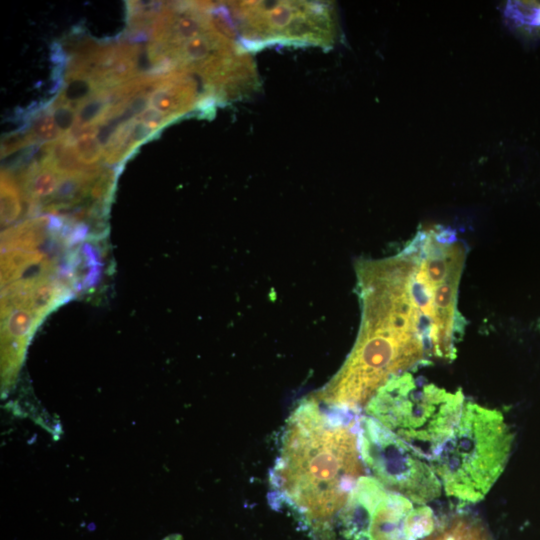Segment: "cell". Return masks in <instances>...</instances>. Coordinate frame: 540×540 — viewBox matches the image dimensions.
<instances>
[{
    "label": "cell",
    "instance_id": "cell-17",
    "mask_svg": "<svg viewBox=\"0 0 540 540\" xmlns=\"http://www.w3.org/2000/svg\"><path fill=\"white\" fill-rule=\"evenodd\" d=\"M52 115L62 135L65 136L76 123L77 110L72 105L57 99L52 105Z\"/></svg>",
    "mask_w": 540,
    "mask_h": 540
},
{
    "label": "cell",
    "instance_id": "cell-9",
    "mask_svg": "<svg viewBox=\"0 0 540 540\" xmlns=\"http://www.w3.org/2000/svg\"><path fill=\"white\" fill-rule=\"evenodd\" d=\"M48 239L53 240L51 216L26 220L1 234V251L10 249L40 250Z\"/></svg>",
    "mask_w": 540,
    "mask_h": 540
},
{
    "label": "cell",
    "instance_id": "cell-13",
    "mask_svg": "<svg viewBox=\"0 0 540 540\" xmlns=\"http://www.w3.org/2000/svg\"><path fill=\"white\" fill-rule=\"evenodd\" d=\"M21 213L20 188L7 171L1 173V226L15 222Z\"/></svg>",
    "mask_w": 540,
    "mask_h": 540
},
{
    "label": "cell",
    "instance_id": "cell-18",
    "mask_svg": "<svg viewBox=\"0 0 540 540\" xmlns=\"http://www.w3.org/2000/svg\"><path fill=\"white\" fill-rule=\"evenodd\" d=\"M34 143H36V139L30 131L10 134L2 141L1 154L2 156H7Z\"/></svg>",
    "mask_w": 540,
    "mask_h": 540
},
{
    "label": "cell",
    "instance_id": "cell-2",
    "mask_svg": "<svg viewBox=\"0 0 540 540\" xmlns=\"http://www.w3.org/2000/svg\"><path fill=\"white\" fill-rule=\"evenodd\" d=\"M324 406L310 396L294 408L270 474L277 501L313 530L341 511L365 475L355 412Z\"/></svg>",
    "mask_w": 540,
    "mask_h": 540
},
{
    "label": "cell",
    "instance_id": "cell-7",
    "mask_svg": "<svg viewBox=\"0 0 540 540\" xmlns=\"http://www.w3.org/2000/svg\"><path fill=\"white\" fill-rule=\"evenodd\" d=\"M244 37L258 42H292L327 46L335 37V20L327 3L253 1L229 5Z\"/></svg>",
    "mask_w": 540,
    "mask_h": 540
},
{
    "label": "cell",
    "instance_id": "cell-11",
    "mask_svg": "<svg viewBox=\"0 0 540 540\" xmlns=\"http://www.w3.org/2000/svg\"><path fill=\"white\" fill-rule=\"evenodd\" d=\"M43 321L36 313L25 308H15L1 315V340L14 341L27 347L36 328Z\"/></svg>",
    "mask_w": 540,
    "mask_h": 540
},
{
    "label": "cell",
    "instance_id": "cell-8",
    "mask_svg": "<svg viewBox=\"0 0 540 540\" xmlns=\"http://www.w3.org/2000/svg\"><path fill=\"white\" fill-rule=\"evenodd\" d=\"M101 258L91 243L79 244L67 252L59 265L58 276L76 293L96 285L100 278Z\"/></svg>",
    "mask_w": 540,
    "mask_h": 540
},
{
    "label": "cell",
    "instance_id": "cell-5",
    "mask_svg": "<svg viewBox=\"0 0 540 540\" xmlns=\"http://www.w3.org/2000/svg\"><path fill=\"white\" fill-rule=\"evenodd\" d=\"M408 247L415 260L416 283L431 308L430 349L436 357L451 361L463 330L457 296L465 246L447 232L430 229L421 231Z\"/></svg>",
    "mask_w": 540,
    "mask_h": 540
},
{
    "label": "cell",
    "instance_id": "cell-12",
    "mask_svg": "<svg viewBox=\"0 0 540 540\" xmlns=\"http://www.w3.org/2000/svg\"><path fill=\"white\" fill-rule=\"evenodd\" d=\"M424 540H491L485 529L474 520L459 517L435 529Z\"/></svg>",
    "mask_w": 540,
    "mask_h": 540
},
{
    "label": "cell",
    "instance_id": "cell-19",
    "mask_svg": "<svg viewBox=\"0 0 540 540\" xmlns=\"http://www.w3.org/2000/svg\"><path fill=\"white\" fill-rule=\"evenodd\" d=\"M135 121L141 122L148 126L151 130L157 132L159 129L171 123L173 120L150 107L138 115L135 118Z\"/></svg>",
    "mask_w": 540,
    "mask_h": 540
},
{
    "label": "cell",
    "instance_id": "cell-14",
    "mask_svg": "<svg viewBox=\"0 0 540 540\" xmlns=\"http://www.w3.org/2000/svg\"><path fill=\"white\" fill-rule=\"evenodd\" d=\"M69 82L62 90L58 100L78 107L99 92L90 76L85 74L67 75Z\"/></svg>",
    "mask_w": 540,
    "mask_h": 540
},
{
    "label": "cell",
    "instance_id": "cell-4",
    "mask_svg": "<svg viewBox=\"0 0 540 540\" xmlns=\"http://www.w3.org/2000/svg\"><path fill=\"white\" fill-rule=\"evenodd\" d=\"M463 407L461 390L449 392L419 383L405 372L381 387L366 404L365 412L431 459L452 434Z\"/></svg>",
    "mask_w": 540,
    "mask_h": 540
},
{
    "label": "cell",
    "instance_id": "cell-16",
    "mask_svg": "<svg viewBox=\"0 0 540 540\" xmlns=\"http://www.w3.org/2000/svg\"><path fill=\"white\" fill-rule=\"evenodd\" d=\"M29 131L36 141H46L49 143L57 141L63 136L53 115L48 111H44L35 117Z\"/></svg>",
    "mask_w": 540,
    "mask_h": 540
},
{
    "label": "cell",
    "instance_id": "cell-10",
    "mask_svg": "<svg viewBox=\"0 0 540 540\" xmlns=\"http://www.w3.org/2000/svg\"><path fill=\"white\" fill-rule=\"evenodd\" d=\"M48 259L42 250L10 249L1 251V285L5 287L40 268Z\"/></svg>",
    "mask_w": 540,
    "mask_h": 540
},
{
    "label": "cell",
    "instance_id": "cell-1",
    "mask_svg": "<svg viewBox=\"0 0 540 540\" xmlns=\"http://www.w3.org/2000/svg\"><path fill=\"white\" fill-rule=\"evenodd\" d=\"M413 272L407 248L388 259L359 262V334L340 370L311 395L314 399L356 412L388 381L423 360L430 329L417 302Z\"/></svg>",
    "mask_w": 540,
    "mask_h": 540
},
{
    "label": "cell",
    "instance_id": "cell-6",
    "mask_svg": "<svg viewBox=\"0 0 540 540\" xmlns=\"http://www.w3.org/2000/svg\"><path fill=\"white\" fill-rule=\"evenodd\" d=\"M359 443L370 476L388 490L419 505L440 496L441 482L427 458L368 415L359 419Z\"/></svg>",
    "mask_w": 540,
    "mask_h": 540
},
{
    "label": "cell",
    "instance_id": "cell-15",
    "mask_svg": "<svg viewBox=\"0 0 540 540\" xmlns=\"http://www.w3.org/2000/svg\"><path fill=\"white\" fill-rule=\"evenodd\" d=\"M97 125L85 126L73 142L79 160L86 166L97 165L103 156V148L97 139Z\"/></svg>",
    "mask_w": 540,
    "mask_h": 540
},
{
    "label": "cell",
    "instance_id": "cell-3",
    "mask_svg": "<svg viewBox=\"0 0 540 540\" xmlns=\"http://www.w3.org/2000/svg\"><path fill=\"white\" fill-rule=\"evenodd\" d=\"M512 442L513 435L501 412L468 402L430 464L448 496L475 503L502 474Z\"/></svg>",
    "mask_w": 540,
    "mask_h": 540
}]
</instances>
